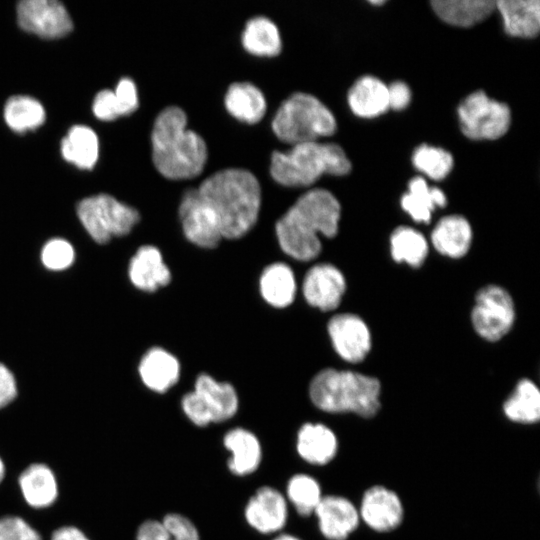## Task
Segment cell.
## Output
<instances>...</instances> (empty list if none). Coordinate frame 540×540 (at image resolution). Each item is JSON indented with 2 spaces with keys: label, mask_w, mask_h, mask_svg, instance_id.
Instances as JSON below:
<instances>
[{
  "label": "cell",
  "mask_w": 540,
  "mask_h": 540,
  "mask_svg": "<svg viewBox=\"0 0 540 540\" xmlns=\"http://www.w3.org/2000/svg\"><path fill=\"white\" fill-rule=\"evenodd\" d=\"M341 207L328 190L311 189L302 194L276 222L283 252L299 261H310L321 251L319 234L328 238L338 232Z\"/></svg>",
  "instance_id": "6da1fadb"
},
{
  "label": "cell",
  "mask_w": 540,
  "mask_h": 540,
  "mask_svg": "<svg viewBox=\"0 0 540 540\" xmlns=\"http://www.w3.org/2000/svg\"><path fill=\"white\" fill-rule=\"evenodd\" d=\"M196 189L213 210L222 238H240L255 225L261 188L250 171L226 168L208 176Z\"/></svg>",
  "instance_id": "7a4b0ae2"
},
{
  "label": "cell",
  "mask_w": 540,
  "mask_h": 540,
  "mask_svg": "<svg viewBox=\"0 0 540 540\" xmlns=\"http://www.w3.org/2000/svg\"><path fill=\"white\" fill-rule=\"evenodd\" d=\"M151 142L153 163L168 179L196 177L206 164V143L198 133L187 128L186 114L178 106H168L157 115Z\"/></svg>",
  "instance_id": "3957f363"
},
{
  "label": "cell",
  "mask_w": 540,
  "mask_h": 540,
  "mask_svg": "<svg viewBox=\"0 0 540 540\" xmlns=\"http://www.w3.org/2000/svg\"><path fill=\"white\" fill-rule=\"evenodd\" d=\"M381 385L378 379L358 372L328 368L310 382L312 403L329 413H355L374 417L380 409Z\"/></svg>",
  "instance_id": "277c9868"
},
{
  "label": "cell",
  "mask_w": 540,
  "mask_h": 540,
  "mask_svg": "<svg viewBox=\"0 0 540 540\" xmlns=\"http://www.w3.org/2000/svg\"><path fill=\"white\" fill-rule=\"evenodd\" d=\"M352 169L341 146L317 141L292 145L286 151H274L271 156L272 178L289 187L309 186L323 174L342 176Z\"/></svg>",
  "instance_id": "5b68a950"
},
{
  "label": "cell",
  "mask_w": 540,
  "mask_h": 540,
  "mask_svg": "<svg viewBox=\"0 0 540 540\" xmlns=\"http://www.w3.org/2000/svg\"><path fill=\"white\" fill-rule=\"evenodd\" d=\"M271 127L281 141L295 145L332 135L337 123L331 110L317 97L296 92L281 103Z\"/></svg>",
  "instance_id": "8992f818"
},
{
  "label": "cell",
  "mask_w": 540,
  "mask_h": 540,
  "mask_svg": "<svg viewBox=\"0 0 540 540\" xmlns=\"http://www.w3.org/2000/svg\"><path fill=\"white\" fill-rule=\"evenodd\" d=\"M77 214L89 235L100 244L107 243L114 236L128 234L140 219L136 209L108 194L81 200Z\"/></svg>",
  "instance_id": "52a82bcc"
},
{
  "label": "cell",
  "mask_w": 540,
  "mask_h": 540,
  "mask_svg": "<svg viewBox=\"0 0 540 540\" xmlns=\"http://www.w3.org/2000/svg\"><path fill=\"white\" fill-rule=\"evenodd\" d=\"M186 416L197 426L223 422L237 412L238 396L228 382H218L208 374H200L194 390L185 394L181 401Z\"/></svg>",
  "instance_id": "ba28073f"
},
{
  "label": "cell",
  "mask_w": 540,
  "mask_h": 540,
  "mask_svg": "<svg viewBox=\"0 0 540 540\" xmlns=\"http://www.w3.org/2000/svg\"><path fill=\"white\" fill-rule=\"evenodd\" d=\"M462 133L473 140H495L506 134L511 123L508 105L491 99L484 91L469 94L458 106Z\"/></svg>",
  "instance_id": "9c48e42d"
},
{
  "label": "cell",
  "mask_w": 540,
  "mask_h": 540,
  "mask_svg": "<svg viewBox=\"0 0 540 540\" xmlns=\"http://www.w3.org/2000/svg\"><path fill=\"white\" fill-rule=\"evenodd\" d=\"M514 320V302L508 291L497 285H487L477 292L471 321L479 336L497 341L509 332Z\"/></svg>",
  "instance_id": "30bf717a"
},
{
  "label": "cell",
  "mask_w": 540,
  "mask_h": 540,
  "mask_svg": "<svg viewBox=\"0 0 540 540\" xmlns=\"http://www.w3.org/2000/svg\"><path fill=\"white\" fill-rule=\"evenodd\" d=\"M19 26L43 38H59L73 28L69 13L56 0H23L17 6Z\"/></svg>",
  "instance_id": "8fae6325"
},
{
  "label": "cell",
  "mask_w": 540,
  "mask_h": 540,
  "mask_svg": "<svg viewBox=\"0 0 540 540\" xmlns=\"http://www.w3.org/2000/svg\"><path fill=\"white\" fill-rule=\"evenodd\" d=\"M179 217L185 237L201 248H215L222 239L217 218L196 188L182 196Z\"/></svg>",
  "instance_id": "7c38bea8"
},
{
  "label": "cell",
  "mask_w": 540,
  "mask_h": 540,
  "mask_svg": "<svg viewBox=\"0 0 540 540\" xmlns=\"http://www.w3.org/2000/svg\"><path fill=\"white\" fill-rule=\"evenodd\" d=\"M332 345L345 361L358 363L371 348V334L366 323L351 313L333 316L327 326Z\"/></svg>",
  "instance_id": "4fadbf2b"
},
{
  "label": "cell",
  "mask_w": 540,
  "mask_h": 540,
  "mask_svg": "<svg viewBox=\"0 0 540 540\" xmlns=\"http://www.w3.org/2000/svg\"><path fill=\"white\" fill-rule=\"evenodd\" d=\"M346 289L342 272L332 264L320 263L311 267L303 280L306 301L322 311L336 309Z\"/></svg>",
  "instance_id": "5bb4252c"
},
{
  "label": "cell",
  "mask_w": 540,
  "mask_h": 540,
  "mask_svg": "<svg viewBox=\"0 0 540 540\" xmlns=\"http://www.w3.org/2000/svg\"><path fill=\"white\" fill-rule=\"evenodd\" d=\"M403 513L398 495L384 486L376 485L364 493L359 516L371 529L389 532L401 524Z\"/></svg>",
  "instance_id": "9a60e30c"
},
{
  "label": "cell",
  "mask_w": 540,
  "mask_h": 540,
  "mask_svg": "<svg viewBox=\"0 0 540 540\" xmlns=\"http://www.w3.org/2000/svg\"><path fill=\"white\" fill-rule=\"evenodd\" d=\"M314 513L321 533L329 540H346L357 529L360 520L353 503L335 495L322 497Z\"/></svg>",
  "instance_id": "2e32d148"
},
{
  "label": "cell",
  "mask_w": 540,
  "mask_h": 540,
  "mask_svg": "<svg viewBox=\"0 0 540 540\" xmlns=\"http://www.w3.org/2000/svg\"><path fill=\"white\" fill-rule=\"evenodd\" d=\"M245 518L251 527L261 533L276 532L287 520L286 500L276 489L261 487L248 501Z\"/></svg>",
  "instance_id": "e0dca14e"
},
{
  "label": "cell",
  "mask_w": 540,
  "mask_h": 540,
  "mask_svg": "<svg viewBox=\"0 0 540 540\" xmlns=\"http://www.w3.org/2000/svg\"><path fill=\"white\" fill-rule=\"evenodd\" d=\"M129 277L138 289L153 292L170 282L171 273L160 251L154 246L146 245L140 247L131 258Z\"/></svg>",
  "instance_id": "ac0fdd59"
},
{
  "label": "cell",
  "mask_w": 540,
  "mask_h": 540,
  "mask_svg": "<svg viewBox=\"0 0 540 540\" xmlns=\"http://www.w3.org/2000/svg\"><path fill=\"white\" fill-rule=\"evenodd\" d=\"M505 32L513 37L533 38L540 30V2L538 0L496 1Z\"/></svg>",
  "instance_id": "d6986e66"
},
{
  "label": "cell",
  "mask_w": 540,
  "mask_h": 540,
  "mask_svg": "<svg viewBox=\"0 0 540 540\" xmlns=\"http://www.w3.org/2000/svg\"><path fill=\"white\" fill-rule=\"evenodd\" d=\"M347 98L351 111L361 118L377 117L389 108L387 85L371 75L357 79Z\"/></svg>",
  "instance_id": "ffe728a7"
},
{
  "label": "cell",
  "mask_w": 540,
  "mask_h": 540,
  "mask_svg": "<svg viewBox=\"0 0 540 540\" xmlns=\"http://www.w3.org/2000/svg\"><path fill=\"white\" fill-rule=\"evenodd\" d=\"M434 248L451 258L463 257L472 241V229L468 220L461 215H448L435 225L431 233Z\"/></svg>",
  "instance_id": "44dd1931"
},
{
  "label": "cell",
  "mask_w": 540,
  "mask_h": 540,
  "mask_svg": "<svg viewBox=\"0 0 540 540\" xmlns=\"http://www.w3.org/2000/svg\"><path fill=\"white\" fill-rule=\"evenodd\" d=\"M337 438L334 432L320 423L304 424L297 435L298 454L308 463L325 465L337 452Z\"/></svg>",
  "instance_id": "7402d4cb"
},
{
  "label": "cell",
  "mask_w": 540,
  "mask_h": 540,
  "mask_svg": "<svg viewBox=\"0 0 540 540\" xmlns=\"http://www.w3.org/2000/svg\"><path fill=\"white\" fill-rule=\"evenodd\" d=\"M139 373L143 383L149 389L163 393L177 383L180 364L171 353L155 347L143 356Z\"/></svg>",
  "instance_id": "603a6c76"
},
{
  "label": "cell",
  "mask_w": 540,
  "mask_h": 540,
  "mask_svg": "<svg viewBox=\"0 0 540 540\" xmlns=\"http://www.w3.org/2000/svg\"><path fill=\"white\" fill-rule=\"evenodd\" d=\"M225 447L231 452L229 469L238 476L253 473L262 457L261 445L257 437L244 428L228 431L223 439Z\"/></svg>",
  "instance_id": "cb8c5ba5"
},
{
  "label": "cell",
  "mask_w": 540,
  "mask_h": 540,
  "mask_svg": "<svg viewBox=\"0 0 540 540\" xmlns=\"http://www.w3.org/2000/svg\"><path fill=\"white\" fill-rule=\"evenodd\" d=\"M224 104L233 117L249 124L260 121L267 109L263 93L250 82L232 83L225 94Z\"/></svg>",
  "instance_id": "d4e9b609"
},
{
  "label": "cell",
  "mask_w": 540,
  "mask_h": 540,
  "mask_svg": "<svg viewBox=\"0 0 540 540\" xmlns=\"http://www.w3.org/2000/svg\"><path fill=\"white\" fill-rule=\"evenodd\" d=\"M431 6L444 22L470 27L486 19L496 8L492 0H433Z\"/></svg>",
  "instance_id": "484cf974"
},
{
  "label": "cell",
  "mask_w": 540,
  "mask_h": 540,
  "mask_svg": "<svg viewBox=\"0 0 540 540\" xmlns=\"http://www.w3.org/2000/svg\"><path fill=\"white\" fill-rule=\"evenodd\" d=\"M447 198L442 190L430 187L422 177L413 178L401 198V207L416 222L429 223L436 207H444Z\"/></svg>",
  "instance_id": "4316f807"
},
{
  "label": "cell",
  "mask_w": 540,
  "mask_h": 540,
  "mask_svg": "<svg viewBox=\"0 0 540 540\" xmlns=\"http://www.w3.org/2000/svg\"><path fill=\"white\" fill-rule=\"evenodd\" d=\"M260 292L264 300L276 308L290 305L296 294L292 269L285 263H273L260 277Z\"/></svg>",
  "instance_id": "83f0119b"
},
{
  "label": "cell",
  "mask_w": 540,
  "mask_h": 540,
  "mask_svg": "<svg viewBox=\"0 0 540 540\" xmlns=\"http://www.w3.org/2000/svg\"><path fill=\"white\" fill-rule=\"evenodd\" d=\"M61 151L66 161L80 169H92L99 153L97 135L87 126L75 125L63 138Z\"/></svg>",
  "instance_id": "f1b7e54d"
},
{
  "label": "cell",
  "mask_w": 540,
  "mask_h": 540,
  "mask_svg": "<svg viewBox=\"0 0 540 540\" xmlns=\"http://www.w3.org/2000/svg\"><path fill=\"white\" fill-rule=\"evenodd\" d=\"M25 500L35 508L51 505L57 497V485L52 471L44 464H32L19 478Z\"/></svg>",
  "instance_id": "f546056e"
},
{
  "label": "cell",
  "mask_w": 540,
  "mask_h": 540,
  "mask_svg": "<svg viewBox=\"0 0 540 540\" xmlns=\"http://www.w3.org/2000/svg\"><path fill=\"white\" fill-rule=\"evenodd\" d=\"M241 40L243 47L257 56H276L282 49L278 27L265 16H256L248 20Z\"/></svg>",
  "instance_id": "4dcf8cb0"
},
{
  "label": "cell",
  "mask_w": 540,
  "mask_h": 540,
  "mask_svg": "<svg viewBox=\"0 0 540 540\" xmlns=\"http://www.w3.org/2000/svg\"><path fill=\"white\" fill-rule=\"evenodd\" d=\"M503 411L513 422H537L540 418V392L535 383L529 379L519 381L513 394L505 401Z\"/></svg>",
  "instance_id": "1f68e13d"
},
{
  "label": "cell",
  "mask_w": 540,
  "mask_h": 540,
  "mask_svg": "<svg viewBox=\"0 0 540 540\" xmlns=\"http://www.w3.org/2000/svg\"><path fill=\"white\" fill-rule=\"evenodd\" d=\"M390 250L396 262H405L412 267H419L428 254V244L425 237L417 230L400 226L390 237Z\"/></svg>",
  "instance_id": "d6a6232c"
},
{
  "label": "cell",
  "mask_w": 540,
  "mask_h": 540,
  "mask_svg": "<svg viewBox=\"0 0 540 540\" xmlns=\"http://www.w3.org/2000/svg\"><path fill=\"white\" fill-rule=\"evenodd\" d=\"M4 118L12 130L21 133L42 125L45 121V110L36 99L16 95L6 102Z\"/></svg>",
  "instance_id": "836d02e7"
},
{
  "label": "cell",
  "mask_w": 540,
  "mask_h": 540,
  "mask_svg": "<svg viewBox=\"0 0 540 540\" xmlns=\"http://www.w3.org/2000/svg\"><path fill=\"white\" fill-rule=\"evenodd\" d=\"M287 496L296 511L302 516L314 513L322 499L318 482L306 474L294 475L289 480Z\"/></svg>",
  "instance_id": "e575fe53"
},
{
  "label": "cell",
  "mask_w": 540,
  "mask_h": 540,
  "mask_svg": "<svg viewBox=\"0 0 540 540\" xmlns=\"http://www.w3.org/2000/svg\"><path fill=\"white\" fill-rule=\"evenodd\" d=\"M413 165L434 180L444 179L452 170V155L439 147L419 146L413 153Z\"/></svg>",
  "instance_id": "d590c367"
},
{
  "label": "cell",
  "mask_w": 540,
  "mask_h": 540,
  "mask_svg": "<svg viewBox=\"0 0 540 540\" xmlns=\"http://www.w3.org/2000/svg\"><path fill=\"white\" fill-rule=\"evenodd\" d=\"M73 247L63 239H53L45 244L41 253L43 264L51 270H63L74 261Z\"/></svg>",
  "instance_id": "8d00e7d4"
},
{
  "label": "cell",
  "mask_w": 540,
  "mask_h": 540,
  "mask_svg": "<svg viewBox=\"0 0 540 540\" xmlns=\"http://www.w3.org/2000/svg\"><path fill=\"white\" fill-rule=\"evenodd\" d=\"M162 523L168 532L169 540H200L195 525L181 514H167Z\"/></svg>",
  "instance_id": "74e56055"
},
{
  "label": "cell",
  "mask_w": 540,
  "mask_h": 540,
  "mask_svg": "<svg viewBox=\"0 0 540 540\" xmlns=\"http://www.w3.org/2000/svg\"><path fill=\"white\" fill-rule=\"evenodd\" d=\"M0 540H41V537L23 519L9 516L0 519Z\"/></svg>",
  "instance_id": "f35d334b"
},
{
  "label": "cell",
  "mask_w": 540,
  "mask_h": 540,
  "mask_svg": "<svg viewBox=\"0 0 540 540\" xmlns=\"http://www.w3.org/2000/svg\"><path fill=\"white\" fill-rule=\"evenodd\" d=\"M94 115L101 120L110 121L122 116L114 91L104 89L95 96Z\"/></svg>",
  "instance_id": "ab89813d"
},
{
  "label": "cell",
  "mask_w": 540,
  "mask_h": 540,
  "mask_svg": "<svg viewBox=\"0 0 540 540\" xmlns=\"http://www.w3.org/2000/svg\"><path fill=\"white\" fill-rule=\"evenodd\" d=\"M114 94L122 115L131 114L137 109L139 100L136 85L132 79L128 77L122 78L118 82Z\"/></svg>",
  "instance_id": "60d3db41"
},
{
  "label": "cell",
  "mask_w": 540,
  "mask_h": 540,
  "mask_svg": "<svg viewBox=\"0 0 540 540\" xmlns=\"http://www.w3.org/2000/svg\"><path fill=\"white\" fill-rule=\"evenodd\" d=\"M388 88L389 108L403 110L411 101V91L409 86L402 81L391 83Z\"/></svg>",
  "instance_id": "b9f144b4"
},
{
  "label": "cell",
  "mask_w": 540,
  "mask_h": 540,
  "mask_svg": "<svg viewBox=\"0 0 540 540\" xmlns=\"http://www.w3.org/2000/svg\"><path fill=\"white\" fill-rule=\"evenodd\" d=\"M16 393V383L12 373L0 363V408L10 403Z\"/></svg>",
  "instance_id": "7bdbcfd3"
},
{
  "label": "cell",
  "mask_w": 540,
  "mask_h": 540,
  "mask_svg": "<svg viewBox=\"0 0 540 540\" xmlns=\"http://www.w3.org/2000/svg\"><path fill=\"white\" fill-rule=\"evenodd\" d=\"M136 540H169L162 521H145L138 529Z\"/></svg>",
  "instance_id": "ee69618b"
},
{
  "label": "cell",
  "mask_w": 540,
  "mask_h": 540,
  "mask_svg": "<svg viewBox=\"0 0 540 540\" xmlns=\"http://www.w3.org/2000/svg\"><path fill=\"white\" fill-rule=\"evenodd\" d=\"M51 540H88L87 537L75 527H62L57 529Z\"/></svg>",
  "instance_id": "f6af8a7d"
},
{
  "label": "cell",
  "mask_w": 540,
  "mask_h": 540,
  "mask_svg": "<svg viewBox=\"0 0 540 540\" xmlns=\"http://www.w3.org/2000/svg\"><path fill=\"white\" fill-rule=\"evenodd\" d=\"M274 540H300V539L293 535L283 534V535L278 536Z\"/></svg>",
  "instance_id": "bcb514c9"
},
{
  "label": "cell",
  "mask_w": 540,
  "mask_h": 540,
  "mask_svg": "<svg viewBox=\"0 0 540 540\" xmlns=\"http://www.w3.org/2000/svg\"><path fill=\"white\" fill-rule=\"evenodd\" d=\"M4 474H5V468H4L3 461L0 458V482L2 481L4 477Z\"/></svg>",
  "instance_id": "7dc6e473"
},
{
  "label": "cell",
  "mask_w": 540,
  "mask_h": 540,
  "mask_svg": "<svg viewBox=\"0 0 540 540\" xmlns=\"http://www.w3.org/2000/svg\"><path fill=\"white\" fill-rule=\"evenodd\" d=\"M370 2L373 3V4H382V3H384V1H370Z\"/></svg>",
  "instance_id": "c3c4849f"
}]
</instances>
